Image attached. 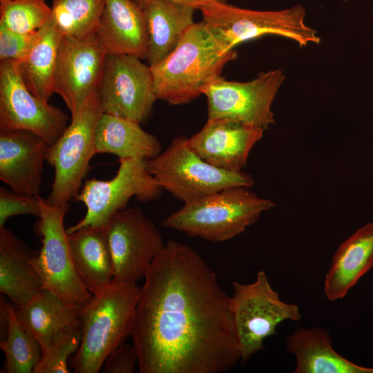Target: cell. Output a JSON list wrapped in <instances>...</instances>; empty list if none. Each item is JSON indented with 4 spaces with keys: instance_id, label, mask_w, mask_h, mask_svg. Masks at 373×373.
<instances>
[{
    "instance_id": "cell-1",
    "label": "cell",
    "mask_w": 373,
    "mask_h": 373,
    "mask_svg": "<svg viewBox=\"0 0 373 373\" xmlns=\"http://www.w3.org/2000/svg\"><path fill=\"white\" fill-rule=\"evenodd\" d=\"M144 278L131 336L140 373H222L240 361L230 296L193 249L167 242Z\"/></svg>"
},
{
    "instance_id": "cell-2",
    "label": "cell",
    "mask_w": 373,
    "mask_h": 373,
    "mask_svg": "<svg viewBox=\"0 0 373 373\" xmlns=\"http://www.w3.org/2000/svg\"><path fill=\"white\" fill-rule=\"evenodd\" d=\"M141 287L113 280L82 307V338L70 361L76 373H98L107 356L131 336Z\"/></svg>"
},
{
    "instance_id": "cell-3",
    "label": "cell",
    "mask_w": 373,
    "mask_h": 373,
    "mask_svg": "<svg viewBox=\"0 0 373 373\" xmlns=\"http://www.w3.org/2000/svg\"><path fill=\"white\" fill-rule=\"evenodd\" d=\"M236 57L235 50L222 48L202 21L194 23L169 55L150 66L157 99L171 105L193 101Z\"/></svg>"
},
{
    "instance_id": "cell-4",
    "label": "cell",
    "mask_w": 373,
    "mask_h": 373,
    "mask_svg": "<svg viewBox=\"0 0 373 373\" xmlns=\"http://www.w3.org/2000/svg\"><path fill=\"white\" fill-rule=\"evenodd\" d=\"M275 206L247 187H232L184 203L162 222V226L212 242L242 233L262 213Z\"/></svg>"
},
{
    "instance_id": "cell-5",
    "label": "cell",
    "mask_w": 373,
    "mask_h": 373,
    "mask_svg": "<svg viewBox=\"0 0 373 373\" xmlns=\"http://www.w3.org/2000/svg\"><path fill=\"white\" fill-rule=\"evenodd\" d=\"M202 22L226 51L239 44L273 35L294 40L300 46L319 44L316 31L305 22L300 5L281 10H254L214 2L202 7Z\"/></svg>"
},
{
    "instance_id": "cell-6",
    "label": "cell",
    "mask_w": 373,
    "mask_h": 373,
    "mask_svg": "<svg viewBox=\"0 0 373 373\" xmlns=\"http://www.w3.org/2000/svg\"><path fill=\"white\" fill-rule=\"evenodd\" d=\"M149 172L162 189L186 203L232 187H251L254 177L240 171H228L206 162L190 147L188 138H174L169 146L147 160Z\"/></svg>"
},
{
    "instance_id": "cell-7",
    "label": "cell",
    "mask_w": 373,
    "mask_h": 373,
    "mask_svg": "<svg viewBox=\"0 0 373 373\" xmlns=\"http://www.w3.org/2000/svg\"><path fill=\"white\" fill-rule=\"evenodd\" d=\"M232 284L229 311L240 362L245 363L263 350L265 340L276 333L280 323L299 321L301 314L298 305L280 299L265 271H259L251 283L233 281Z\"/></svg>"
},
{
    "instance_id": "cell-8",
    "label": "cell",
    "mask_w": 373,
    "mask_h": 373,
    "mask_svg": "<svg viewBox=\"0 0 373 373\" xmlns=\"http://www.w3.org/2000/svg\"><path fill=\"white\" fill-rule=\"evenodd\" d=\"M103 111L97 91L93 94L61 135L46 151V161L54 168L55 178L46 200L57 206L75 199L82 187L90 162L96 153L95 135Z\"/></svg>"
},
{
    "instance_id": "cell-9",
    "label": "cell",
    "mask_w": 373,
    "mask_h": 373,
    "mask_svg": "<svg viewBox=\"0 0 373 373\" xmlns=\"http://www.w3.org/2000/svg\"><path fill=\"white\" fill-rule=\"evenodd\" d=\"M41 213L35 224L41 247L32 259V265L45 289L65 301L84 306L93 294L86 287L75 267L64 227V217L69 204L57 206L39 196Z\"/></svg>"
},
{
    "instance_id": "cell-10",
    "label": "cell",
    "mask_w": 373,
    "mask_h": 373,
    "mask_svg": "<svg viewBox=\"0 0 373 373\" xmlns=\"http://www.w3.org/2000/svg\"><path fill=\"white\" fill-rule=\"evenodd\" d=\"M119 164L112 179L84 182L74 200L82 202L86 211L83 218L66 229L68 234L87 227L106 226L114 214L126 209L133 197L149 202L161 195L162 189L149 172L147 160L120 158Z\"/></svg>"
},
{
    "instance_id": "cell-11",
    "label": "cell",
    "mask_w": 373,
    "mask_h": 373,
    "mask_svg": "<svg viewBox=\"0 0 373 373\" xmlns=\"http://www.w3.org/2000/svg\"><path fill=\"white\" fill-rule=\"evenodd\" d=\"M285 79L283 70L261 72L249 82L220 76L201 90L207 98L208 119L224 118L264 131L275 123L272 103Z\"/></svg>"
},
{
    "instance_id": "cell-12",
    "label": "cell",
    "mask_w": 373,
    "mask_h": 373,
    "mask_svg": "<svg viewBox=\"0 0 373 373\" xmlns=\"http://www.w3.org/2000/svg\"><path fill=\"white\" fill-rule=\"evenodd\" d=\"M97 93L103 113L140 124L150 117L157 99L150 66L127 54L106 55Z\"/></svg>"
},
{
    "instance_id": "cell-13",
    "label": "cell",
    "mask_w": 373,
    "mask_h": 373,
    "mask_svg": "<svg viewBox=\"0 0 373 373\" xmlns=\"http://www.w3.org/2000/svg\"><path fill=\"white\" fill-rule=\"evenodd\" d=\"M68 116L34 95L25 84L17 61L0 62V131L23 130L53 144L68 126Z\"/></svg>"
},
{
    "instance_id": "cell-14",
    "label": "cell",
    "mask_w": 373,
    "mask_h": 373,
    "mask_svg": "<svg viewBox=\"0 0 373 373\" xmlns=\"http://www.w3.org/2000/svg\"><path fill=\"white\" fill-rule=\"evenodd\" d=\"M113 280L136 283L144 278L165 244L153 222L138 207L114 214L106 225Z\"/></svg>"
},
{
    "instance_id": "cell-15",
    "label": "cell",
    "mask_w": 373,
    "mask_h": 373,
    "mask_svg": "<svg viewBox=\"0 0 373 373\" xmlns=\"http://www.w3.org/2000/svg\"><path fill=\"white\" fill-rule=\"evenodd\" d=\"M106 54L95 34L76 38L63 37L57 55L55 93L76 114L97 91Z\"/></svg>"
},
{
    "instance_id": "cell-16",
    "label": "cell",
    "mask_w": 373,
    "mask_h": 373,
    "mask_svg": "<svg viewBox=\"0 0 373 373\" xmlns=\"http://www.w3.org/2000/svg\"><path fill=\"white\" fill-rule=\"evenodd\" d=\"M264 131L231 119H207L199 132L188 138V143L196 154L211 164L240 171Z\"/></svg>"
},
{
    "instance_id": "cell-17",
    "label": "cell",
    "mask_w": 373,
    "mask_h": 373,
    "mask_svg": "<svg viewBox=\"0 0 373 373\" xmlns=\"http://www.w3.org/2000/svg\"><path fill=\"white\" fill-rule=\"evenodd\" d=\"M48 146L30 131H0V180L17 193L39 195Z\"/></svg>"
},
{
    "instance_id": "cell-18",
    "label": "cell",
    "mask_w": 373,
    "mask_h": 373,
    "mask_svg": "<svg viewBox=\"0 0 373 373\" xmlns=\"http://www.w3.org/2000/svg\"><path fill=\"white\" fill-rule=\"evenodd\" d=\"M96 37L106 55L148 57V32L144 10L133 0H105Z\"/></svg>"
},
{
    "instance_id": "cell-19",
    "label": "cell",
    "mask_w": 373,
    "mask_h": 373,
    "mask_svg": "<svg viewBox=\"0 0 373 373\" xmlns=\"http://www.w3.org/2000/svg\"><path fill=\"white\" fill-rule=\"evenodd\" d=\"M373 268V222L357 229L338 246L324 280L330 301L343 299Z\"/></svg>"
},
{
    "instance_id": "cell-20",
    "label": "cell",
    "mask_w": 373,
    "mask_h": 373,
    "mask_svg": "<svg viewBox=\"0 0 373 373\" xmlns=\"http://www.w3.org/2000/svg\"><path fill=\"white\" fill-rule=\"evenodd\" d=\"M38 251L11 231L0 228V291L22 307L45 289L32 265Z\"/></svg>"
},
{
    "instance_id": "cell-21",
    "label": "cell",
    "mask_w": 373,
    "mask_h": 373,
    "mask_svg": "<svg viewBox=\"0 0 373 373\" xmlns=\"http://www.w3.org/2000/svg\"><path fill=\"white\" fill-rule=\"evenodd\" d=\"M286 350L296 359L294 373H373L338 354L329 333L317 327L296 330L286 338Z\"/></svg>"
},
{
    "instance_id": "cell-22",
    "label": "cell",
    "mask_w": 373,
    "mask_h": 373,
    "mask_svg": "<svg viewBox=\"0 0 373 373\" xmlns=\"http://www.w3.org/2000/svg\"><path fill=\"white\" fill-rule=\"evenodd\" d=\"M197 9L171 0H153L144 8L148 32L149 66H154L169 55L195 23Z\"/></svg>"
},
{
    "instance_id": "cell-23",
    "label": "cell",
    "mask_w": 373,
    "mask_h": 373,
    "mask_svg": "<svg viewBox=\"0 0 373 373\" xmlns=\"http://www.w3.org/2000/svg\"><path fill=\"white\" fill-rule=\"evenodd\" d=\"M75 267L95 294L113 280V263L106 226L87 227L68 234Z\"/></svg>"
},
{
    "instance_id": "cell-24",
    "label": "cell",
    "mask_w": 373,
    "mask_h": 373,
    "mask_svg": "<svg viewBox=\"0 0 373 373\" xmlns=\"http://www.w3.org/2000/svg\"><path fill=\"white\" fill-rule=\"evenodd\" d=\"M96 153L113 154L120 158L149 160L161 152V144L153 135L135 121L103 113L95 135Z\"/></svg>"
},
{
    "instance_id": "cell-25",
    "label": "cell",
    "mask_w": 373,
    "mask_h": 373,
    "mask_svg": "<svg viewBox=\"0 0 373 373\" xmlns=\"http://www.w3.org/2000/svg\"><path fill=\"white\" fill-rule=\"evenodd\" d=\"M81 309L44 289L15 312L22 327L37 338L43 351L55 335L81 321Z\"/></svg>"
},
{
    "instance_id": "cell-26",
    "label": "cell",
    "mask_w": 373,
    "mask_h": 373,
    "mask_svg": "<svg viewBox=\"0 0 373 373\" xmlns=\"http://www.w3.org/2000/svg\"><path fill=\"white\" fill-rule=\"evenodd\" d=\"M62 38L63 35L49 18L39 29L37 38L28 54L17 62L28 89L46 102L55 93V75Z\"/></svg>"
},
{
    "instance_id": "cell-27",
    "label": "cell",
    "mask_w": 373,
    "mask_h": 373,
    "mask_svg": "<svg viewBox=\"0 0 373 373\" xmlns=\"http://www.w3.org/2000/svg\"><path fill=\"white\" fill-rule=\"evenodd\" d=\"M3 312L7 327V336L1 340L0 348L5 354L3 372L31 373L42 355L41 347L37 338L21 325L13 307L2 303Z\"/></svg>"
},
{
    "instance_id": "cell-28",
    "label": "cell",
    "mask_w": 373,
    "mask_h": 373,
    "mask_svg": "<svg viewBox=\"0 0 373 373\" xmlns=\"http://www.w3.org/2000/svg\"><path fill=\"white\" fill-rule=\"evenodd\" d=\"M50 19L63 37L82 38L95 34L105 0H51Z\"/></svg>"
},
{
    "instance_id": "cell-29",
    "label": "cell",
    "mask_w": 373,
    "mask_h": 373,
    "mask_svg": "<svg viewBox=\"0 0 373 373\" xmlns=\"http://www.w3.org/2000/svg\"><path fill=\"white\" fill-rule=\"evenodd\" d=\"M50 13L45 0H0V26L15 32L38 30L48 21Z\"/></svg>"
},
{
    "instance_id": "cell-30",
    "label": "cell",
    "mask_w": 373,
    "mask_h": 373,
    "mask_svg": "<svg viewBox=\"0 0 373 373\" xmlns=\"http://www.w3.org/2000/svg\"><path fill=\"white\" fill-rule=\"evenodd\" d=\"M82 338V322L70 325L50 341L42 351L40 361L35 366L34 373H68L69 356L78 350Z\"/></svg>"
},
{
    "instance_id": "cell-31",
    "label": "cell",
    "mask_w": 373,
    "mask_h": 373,
    "mask_svg": "<svg viewBox=\"0 0 373 373\" xmlns=\"http://www.w3.org/2000/svg\"><path fill=\"white\" fill-rule=\"evenodd\" d=\"M40 213L39 195H26L0 187V228H3L12 216L32 215L39 218Z\"/></svg>"
},
{
    "instance_id": "cell-32",
    "label": "cell",
    "mask_w": 373,
    "mask_h": 373,
    "mask_svg": "<svg viewBox=\"0 0 373 373\" xmlns=\"http://www.w3.org/2000/svg\"><path fill=\"white\" fill-rule=\"evenodd\" d=\"M38 31L21 33L0 26V61H20L35 42Z\"/></svg>"
},
{
    "instance_id": "cell-33",
    "label": "cell",
    "mask_w": 373,
    "mask_h": 373,
    "mask_svg": "<svg viewBox=\"0 0 373 373\" xmlns=\"http://www.w3.org/2000/svg\"><path fill=\"white\" fill-rule=\"evenodd\" d=\"M138 355L133 344L123 343L106 358L102 368L105 373H133Z\"/></svg>"
},
{
    "instance_id": "cell-34",
    "label": "cell",
    "mask_w": 373,
    "mask_h": 373,
    "mask_svg": "<svg viewBox=\"0 0 373 373\" xmlns=\"http://www.w3.org/2000/svg\"><path fill=\"white\" fill-rule=\"evenodd\" d=\"M137 3L141 8H144L147 4L153 0H133ZM180 3H183L195 7L196 9L200 10L202 7L209 4L211 3L219 2V3H227V0H171Z\"/></svg>"
},
{
    "instance_id": "cell-35",
    "label": "cell",
    "mask_w": 373,
    "mask_h": 373,
    "mask_svg": "<svg viewBox=\"0 0 373 373\" xmlns=\"http://www.w3.org/2000/svg\"><path fill=\"white\" fill-rule=\"evenodd\" d=\"M343 1H347V0H343Z\"/></svg>"
}]
</instances>
